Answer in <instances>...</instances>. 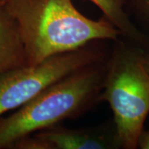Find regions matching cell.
<instances>
[{
  "instance_id": "1",
  "label": "cell",
  "mask_w": 149,
  "mask_h": 149,
  "mask_svg": "<svg viewBox=\"0 0 149 149\" xmlns=\"http://www.w3.org/2000/svg\"><path fill=\"white\" fill-rule=\"evenodd\" d=\"M16 22L27 65L100 41H117L123 33L104 17L82 14L72 0H8L3 3Z\"/></svg>"
},
{
  "instance_id": "2",
  "label": "cell",
  "mask_w": 149,
  "mask_h": 149,
  "mask_svg": "<svg viewBox=\"0 0 149 149\" xmlns=\"http://www.w3.org/2000/svg\"><path fill=\"white\" fill-rule=\"evenodd\" d=\"M108 57V56H107ZM107 58L49 86L6 117H0V149L65 120L80 117L100 103Z\"/></svg>"
},
{
  "instance_id": "3",
  "label": "cell",
  "mask_w": 149,
  "mask_h": 149,
  "mask_svg": "<svg viewBox=\"0 0 149 149\" xmlns=\"http://www.w3.org/2000/svg\"><path fill=\"white\" fill-rule=\"evenodd\" d=\"M113 42L100 100L107 102L113 112L120 148L135 149L149 114V72L140 47L121 38Z\"/></svg>"
},
{
  "instance_id": "4",
  "label": "cell",
  "mask_w": 149,
  "mask_h": 149,
  "mask_svg": "<svg viewBox=\"0 0 149 149\" xmlns=\"http://www.w3.org/2000/svg\"><path fill=\"white\" fill-rule=\"evenodd\" d=\"M109 55L95 42L58 54L33 65H23L0 74V117L15 110L54 83Z\"/></svg>"
},
{
  "instance_id": "5",
  "label": "cell",
  "mask_w": 149,
  "mask_h": 149,
  "mask_svg": "<svg viewBox=\"0 0 149 149\" xmlns=\"http://www.w3.org/2000/svg\"><path fill=\"white\" fill-rule=\"evenodd\" d=\"M35 134L47 144L49 149L120 148L113 121L90 128H68L57 125Z\"/></svg>"
},
{
  "instance_id": "6",
  "label": "cell",
  "mask_w": 149,
  "mask_h": 149,
  "mask_svg": "<svg viewBox=\"0 0 149 149\" xmlns=\"http://www.w3.org/2000/svg\"><path fill=\"white\" fill-rule=\"evenodd\" d=\"M27 65L25 52L14 18L0 3V74Z\"/></svg>"
},
{
  "instance_id": "7",
  "label": "cell",
  "mask_w": 149,
  "mask_h": 149,
  "mask_svg": "<svg viewBox=\"0 0 149 149\" xmlns=\"http://www.w3.org/2000/svg\"><path fill=\"white\" fill-rule=\"evenodd\" d=\"M8 0H0L4 3ZM100 8L104 17L120 30L123 37L143 47L149 43L148 37L133 24L123 8V0H89Z\"/></svg>"
},
{
  "instance_id": "8",
  "label": "cell",
  "mask_w": 149,
  "mask_h": 149,
  "mask_svg": "<svg viewBox=\"0 0 149 149\" xmlns=\"http://www.w3.org/2000/svg\"><path fill=\"white\" fill-rule=\"evenodd\" d=\"M140 17L149 27V0H132Z\"/></svg>"
},
{
  "instance_id": "9",
  "label": "cell",
  "mask_w": 149,
  "mask_h": 149,
  "mask_svg": "<svg viewBox=\"0 0 149 149\" xmlns=\"http://www.w3.org/2000/svg\"><path fill=\"white\" fill-rule=\"evenodd\" d=\"M138 148L141 149H149V129L141 132L138 139Z\"/></svg>"
},
{
  "instance_id": "10",
  "label": "cell",
  "mask_w": 149,
  "mask_h": 149,
  "mask_svg": "<svg viewBox=\"0 0 149 149\" xmlns=\"http://www.w3.org/2000/svg\"><path fill=\"white\" fill-rule=\"evenodd\" d=\"M141 52H142V60L144 66L149 72V44L144 47H141Z\"/></svg>"
}]
</instances>
